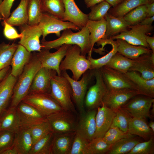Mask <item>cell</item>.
<instances>
[{
    "mask_svg": "<svg viewBox=\"0 0 154 154\" xmlns=\"http://www.w3.org/2000/svg\"><path fill=\"white\" fill-rule=\"evenodd\" d=\"M89 35L90 32L86 26L77 32H73L70 29H66L64 30L58 38L51 41L41 42L42 49L50 50L58 49L64 44H75L80 47L82 55L86 56L88 54V56H91Z\"/></svg>",
    "mask_w": 154,
    "mask_h": 154,
    "instance_id": "obj_1",
    "label": "cell"
},
{
    "mask_svg": "<svg viewBox=\"0 0 154 154\" xmlns=\"http://www.w3.org/2000/svg\"><path fill=\"white\" fill-rule=\"evenodd\" d=\"M41 67L35 54H32L15 85L10 107H16L28 94L34 77Z\"/></svg>",
    "mask_w": 154,
    "mask_h": 154,
    "instance_id": "obj_2",
    "label": "cell"
},
{
    "mask_svg": "<svg viewBox=\"0 0 154 154\" xmlns=\"http://www.w3.org/2000/svg\"><path fill=\"white\" fill-rule=\"evenodd\" d=\"M60 65V71L70 70L72 72V78L78 80L87 70L90 69V63L86 56L81 54L80 47L77 45H70Z\"/></svg>",
    "mask_w": 154,
    "mask_h": 154,
    "instance_id": "obj_3",
    "label": "cell"
},
{
    "mask_svg": "<svg viewBox=\"0 0 154 154\" xmlns=\"http://www.w3.org/2000/svg\"><path fill=\"white\" fill-rule=\"evenodd\" d=\"M65 111L77 114L73 102L72 90L70 84L66 78L62 75L56 74L51 81L49 94Z\"/></svg>",
    "mask_w": 154,
    "mask_h": 154,
    "instance_id": "obj_4",
    "label": "cell"
},
{
    "mask_svg": "<svg viewBox=\"0 0 154 154\" xmlns=\"http://www.w3.org/2000/svg\"><path fill=\"white\" fill-rule=\"evenodd\" d=\"M61 74L69 82L72 90V99L80 113L85 112L84 101L88 86L94 76V70L89 69L82 75V78L77 80L71 77L66 70L62 71Z\"/></svg>",
    "mask_w": 154,
    "mask_h": 154,
    "instance_id": "obj_5",
    "label": "cell"
},
{
    "mask_svg": "<svg viewBox=\"0 0 154 154\" xmlns=\"http://www.w3.org/2000/svg\"><path fill=\"white\" fill-rule=\"evenodd\" d=\"M22 102L33 107L46 117L63 110L50 94L47 93L29 92Z\"/></svg>",
    "mask_w": 154,
    "mask_h": 154,
    "instance_id": "obj_6",
    "label": "cell"
},
{
    "mask_svg": "<svg viewBox=\"0 0 154 154\" xmlns=\"http://www.w3.org/2000/svg\"><path fill=\"white\" fill-rule=\"evenodd\" d=\"M94 70L96 82L86 92L84 99V106L88 110L97 109L102 106L103 99L108 90L100 69Z\"/></svg>",
    "mask_w": 154,
    "mask_h": 154,
    "instance_id": "obj_7",
    "label": "cell"
},
{
    "mask_svg": "<svg viewBox=\"0 0 154 154\" xmlns=\"http://www.w3.org/2000/svg\"><path fill=\"white\" fill-rule=\"evenodd\" d=\"M75 114L64 110L46 117L54 133L76 131L78 120Z\"/></svg>",
    "mask_w": 154,
    "mask_h": 154,
    "instance_id": "obj_8",
    "label": "cell"
},
{
    "mask_svg": "<svg viewBox=\"0 0 154 154\" xmlns=\"http://www.w3.org/2000/svg\"><path fill=\"white\" fill-rule=\"evenodd\" d=\"M38 25L42 33L41 42L45 41L46 37L49 34H55L59 37L62 31L68 29L77 31L80 30L73 23L63 21L46 13H42Z\"/></svg>",
    "mask_w": 154,
    "mask_h": 154,
    "instance_id": "obj_9",
    "label": "cell"
},
{
    "mask_svg": "<svg viewBox=\"0 0 154 154\" xmlns=\"http://www.w3.org/2000/svg\"><path fill=\"white\" fill-rule=\"evenodd\" d=\"M128 28L110 38L113 40L122 39L131 44L150 49L146 42L145 37L153 29L152 25H142L138 24L131 25Z\"/></svg>",
    "mask_w": 154,
    "mask_h": 154,
    "instance_id": "obj_10",
    "label": "cell"
},
{
    "mask_svg": "<svg viewBox=\"0 0 154 154\" xmlns=\"http://www.w3.org/2000/svg\"><path fill=\"white\" fill-rule=\"evenodd\" d=\"M99 69L108 90L130 89L137 91L135 86L125 74L106 66Z\"/></svg>",
    "mask_w": 154,
    "mask_h": 154,
    "instance_id": "obj_11",
    "label": "cell"
},
{
    "mask_svg": "<svg viewBox=\"0 0 154 154\" xmlns=\"http://www.w3.org/2000/svg\"><path fill=\"white\" fill-rule=\"evenodd\" d=\"M154 102L153 98L138 95L131 99L121 107L125 110L132 117L146 119L151 117L150 110Z\"/></svg>",
    "mask_w": 154,
    "mask_h": 154,
    "instance_id": "obj_12",
    "label": "cell"
},
{
    "mask_svg": "<svg viewBox=\"0 0 154 154\" xmlns=\"http://www.w3.org/2000/svg\"><path fill=\"white\" fill-rule=\"evenodd\" d=\"M70 45L63 44L53 53L50 52L49 49H42L35 54L40 62L42 67L54 70L58 75H60V65Z\"/></svg>",
    "mask_w": 154,
    "mask_h": 154,
    "instance_id": "obj_13",
    "label": "cell"
},
{
    "mask_svg": "<svg viewBox=\"0 0 154 154\" xmlns=\"http://www.w3.org/2000/svg\"><path fill=\"white\" fill-rule=\"evenodd\" d=\"M22 36L19 44L24 46L28 51H40L42 49L40 38L42 36V31L38 25L28 24L20 27Z\"/></svg>",
    "mask_w": 154,
    "mask_h": 154,
    "instance_id": "obj_14",
    "label": "cell"
},
{
    "mask_svg": "<svg viewBox=\"0 0 154 154\" xmlns=\"http://www.w3.org/2000/svg\"><path fill=\"white\" fill-rule=\"evenodd\" d=\"M138 92L130 89L108 90L103 100V103L116 112L135 96Z\"/></svg>",
    "mask_w": 154,
    "mask_h": 154,
    "instance_id": "obj_15",
    "label": "cell"
},
{
    "mask_svg": "<svg viewBox=\"0 0 154 154\" xmlns=\"http://www.w3.org/2000/svg\"><path fill=\"white\" fill-rule=\"evenodd\" d=\"M97 109L88 110L80 114L76 132L90 141L95 137L96 131V116Z\"/></svg>",
    "mask_w": 154,
    "mask_h": 154,
    "instance_id": "obj_16",
    "label": "cell"
},
{
    "mask_svg": "<svg viewBox=\"0 0 154 154\" xmlns=\"http://www.w3.org/2000/svg\"><path fill=\"white\" fill-rule=\"evenodd\" d=\"M21 126L29 128L46 120L37 110L22 102L16 107Z\"/></svg>",
    "mask_w": 154,
    "mask_h": 154,
    "instance_id": "obj_17",
    "label": "cell"
},
{
    "mask_svg": "<svg viewBox=\"0 0 154 154\" xmlns=\"http://www.w3.org/2000/svg\"><path fill=\"white\" fill-rule=\"evenodd\" d=\"M64 11L62 21L70 22L81 29L86 26L88 20V15L79 8L74 0H62Z\"/></svg>",
    "mask_w": 154,
    "mask_h": 154,
    "instance_id": "obj_18",
    "label": "cell"
},
{
    "mask_svg": "<svg viewBox=\"0 0 154 154\" xmlns=\"http://www.w3.org/2000/svg\"><path fill=\"white\" fill-rule=\"evenodd\" d=\"M57 74L54 70L41 67L36 74L29 89L30 92L50 94L52 77Z\"/></svg>",
    "mask_w": 154,
    "mask_h": 154,
    "instance_id": "obj_19",
    "label": "cell"
},
{
    "mask_svg": "<svg viewBox=\"0 0 154 154\" xmlns=\"http://www.w3.org/2000/svg\"><path fill=\"white\" fill-rule=\"evenodd\" d=\"M116 111L102 104L97 109L95 137H103L111 126Z\"/></svg>",
    "mask_w": 154,
    "mask_h": 154,
    "instance_id": "obj_20",
    "label": "cell"
},
{
    "mask_svg": "<svg viewBox=\"0 0 154 154\" xmlns=\"http://www.w3.org/2000/svg\"><path fill=\"white\" fill-rule=\"evenodd\" d=\"M129 71L139 73L146 80L154 78V53L143 54L133 60V64Z\"/></svg>",
    "mask_w": 154,
    "mask_h": 154,
    "instance_id": "obj_21",
    "label": "cell"
},
{
    "mask_svg": "<svg viewBox=\"0 0 154 154\" xmlns=\"http://www.w3.org/2000/svg\"><path fill=\"white\" fill-rule=\"evenodd\" d=\"M32 55L31 52L19 44L12 59L11 74L16 78L18 77L31 59Z\"/></svg>",
    "mask_w": 154,
    "mask_h": 154,
    "instance_id": "obj_22",
    "label": "cell"
},
{
    "mask_svg": "<svg viewBox=\"0 0 154 154\" xmlns=\"http://www.w3.org/2000/svg\"><path fill=\"white\" fill-rule=\"evenodd\" d=\"M17 80V78L13 76L10 72L0 81V116L7 109L11 100Z\"/></svg>",
    "mask_w": 154,
    "mask_h": 154,
    "instance_id": "obj_23",
    "label": "cell"
},
{
    "mask_svg": "<svg viewBox=\"0 0 154 154\" xmlns=\"http://www.w3.org/2000/svg\"><path fill=\"white\" fill-rule=\"evenodd\" d=\"M76 131L54 133L52 154H69Z\"/></svg>",
    "mask_w": 154,
    "mask_h": 154,
    "instance_id": "obj_24",
    "label": "cell"
},
{
    "mask_svg": "<svg viewBox=\"0 0 154 154\" xmlns=\"http://www.w3.org/2000/svg\"><path fill=\"white\" fill-rule=\"evenodd\" d=\"M136 87L140 95L154 97V78L146 80L136 71H129L125 74Z\"/></svg>",
    "mask_w": 154,
    "mask_h": 154,
    "instance_id": "obj_25",
    "label": "cell"
},
{
    "mask_svg": "<svg viewBox=\"0 0 154 154\" xmlns=\"http://www.w3.org/2000/svg\"><path fill=\"white\" fill-rule=\"evenodd\" d=\"M33 145L29 128L21 126L15 133L13 145L18 154H29Z\"/></svg>",
    "mask_w": 154,
    "mask_h": 154,
    "instance_id": "obj_26",
    "label": "cell"
},
{
    "mask_svg": "<svg viewBox=\"0 0 154 154\" xmlns=\"http://www.w3.org/2000/svg\"><path fill=\"white\" fill-rule=\"evenodd\" d=\"M107 23L105 18L98 21L88 20L86 26L90 32L89 40L92 54L95 44L100 40L106 39Z\"/></svg>",
    "mask_w": 154,
    "mask_h": 154,
    "instance_id": "obj_27",
    "label": "cell"
},
{
    "mask_svg": "<svg viewBox=\"0 0 154 154\" xmlns=\"http://www.w3.org/2000/svg\"><path fill=\"white\" fill-rule=\"evenodd\" d=\"M116 40L117 52L132 60L137 59L143 54L152 52L150 49L144 46L133 45L121 39Z\"/></svg>",
    "mask_w": 154,
    "mask_h": 154,
    "instance_id": "obj_28",
    "label": "cell"
},
{
    "mask_svg": "<svg viewBox=\"0 0 154 154\" xmlns=\"http://www.w3.org/2000/svg\"><path fill=\"white\" fill-rule=\"evenodd\" d=\"M127 132L146 140L153 136L154 133L148 126L146 119L137 117H131L130 118Z\"/></svg>",
    "mask_w": 154,
    "mask_h": 154,
    "instance_id": "obj_29",
    "label": "cell"
},
{
    "mask_svg": "<svg viewBox=\"0 0 154 154\" xmlns=\"http://www.w3.org/2000/svg\"><path fill=\"white\" fill-rule=\"evenodd\" d=\"M21 127L16 107H10L0 116V131L6 130L15 133Z\"/></svg>",
    "mask_w": 154,
    "mask_h": 154,
    "instance_id": "obj_30",
    "label": "cell"
},
{
    "mask_svg": "<svg viewBox=\"0 0 154 154\" xmlns=\"http://www.w3.org/2000/svg\"><path fill=\"white\" fill-rule=\"evenodd\" d=\"M105 19L107 23L106 37L111 38L117 34L120 33L128 29L131 25L123 17H117L107 13Z\"/></svg>",
    "mask_w": 154,
    "mask_h": 154,
    "instance_id": "obj_31",
    "label": "cell"
},
{
    "mask_svg": "<svg viewBox=\"0 0 154 154\" xmlns=\"http://www.w3.org/2000/svg\"><path fill=\"white\" fill-rule=\"evenodd\" d=\"M29 1V0H21L17 7L11 14L9 18L3 20L13 26L21 27L28 24Z\"/></svg>",
    "mask_w": 154,
    "mask_h": 154,
    "instance_id": "obj_32",
    "label": "cell"
},
{
    "mask_svg": "<svg viewBox=\"0 0 154 154\" xmlns=\"http://www.w3.org/2000/svg\"><path fill=\"white\" fill-rule=\"evenodd\" d=\"M135 136L124 138L112 144L107 154H127L138 143L141 142Z\"/></svg>",
    "mask_w": 154,
    "mask_h": 154,
    "instance_id": "obj_33",
    "label": "cell"
},
{
    "mask_svg": "<svg viewBox=\"0 0 154 154\" xmlns=\"http://www.w3.org/2000/svg\"><path fill=\"white\" fill-rule=\"evenodd\" d=\"M101 42L102 43H106V44H110L112 46V49L106 55L98 58L94 59L92 56H88L87 58L90 63V69H99L106 65L113 56L117 52V44L116 41L110 38L103 40Z\"/></svg>",
    "mask_w": 154,
    "mask_h": 154,
    "instance_id": "obj_34",
    "label": "cell"
},
{
    "mask_svg": "<svg viewBox=\"0 0 154 154\" xmlns=\"http://www.w3.org/2000/svg\"><path fill=\"white\" fill-rule=\"evenodd\" d=\"M41 6L43 13L62 20L64 11L62 0H41Z\"/></svg>",
    "mask_w": 154,
    "mask_h": 154,
    "instance_id": "obj_35",
    "label": "cell"
},
{
    "mask_svg": "<svg viewBox=\"0 0 154 154\" xmlns=\"http://www.w3.org/2000/svg\"><path fill=\"white\" fill-rule=\"evenodd\" d=\"M154 2V0H125L112 10V14L117 17H123L138 6Z\"/></svg>",
    "mask_w": 154,
    "mask_h": 154,
    "instance_id": "obj_36",
    "label": "cell"
},
{
    "mask_svg": "<svg viewBox=\"0 0 154 154\" xmlns=\"http://www.w3.org/2000/svg\"><path fill=\"white\" fill-rule=\"evenodd\" d=\"M54 133L51 132L33 145L29 154H52Z\"/></svg>",
    "mask_w": 154,
    "mask_h": 154,
    "instance_id": "obj_37",
    "label": "cell"
},
{
    "mask_svg": "<svg viewBox=\"0 0 154 154\" xmlns=\"http://www.w3.org/2000/svg\"><path fill=\"white\" fill-rule=\"evenodd\" d=\"M133 64V60L117 52L112 57L106 66L125 74Z\"/></svg>",
    "mask_w": 154,
    "mask_h": 154,
    "instance_id": "obj_38",
    "label": "cell"
},
{
    "mask_svg": "<svg viewBox=\"0 0 154 154\" xmlns=\"http://www.w3.org/2000/svg\"><path fill=\"white\" fill-rule=\"evenodd\" d=\"M111 145L106 143L103 137H95L89 141L83 154H107Z\"/></svg>",
    "mask_w": 154,
    "mask_h": 154,
    "instance_id": "obj_39",
    "label": "cell"
},
{
    "mask_svg": "<svg viewBox=\"0 0 154 154\" xmlns=\"http://www.w3.org/2000/svg\"><path fill=\"white\" fill-rule=\"evenodd\" d=\"M18 44L3 42L0 44V70L10 66L13 56Z\"/></svg>",
    "mask_w": 154,
    "mask_h": 154,
    "instance_id": "obj_40",
    "label": "cell"
},
{
    "mask_svg": "<svg viewBox=\"0 0 154 154\" xmlns=\"http://www.w3.org/2000/svg\"><path fill=\"white\" fill-rule=\"evenodd\" d=\"M28 22L30 25H38L42 13L41 0H29L28 5Z\"/></svg>",
    "mask_w": 154,
    "mask_h": 154,
    "instance_id": "obj_41",
    "label": "cell"
},
{
    "mask_svg": "<svg viewBox=\"0 0 154 154\" xmlns=\"http://www.w3.org/2000/svg\"><path fill=\"white\" fill-rule=\"evenodd\" d=\"M116 113L111 126L117 127L123 131L127 132L129 121L132 117L122 107L117 110Z\"/></svg>",
    "mask_w": 154,
    "mask_h": 154,
    "instance_id": "obj_42",
    "label": "cell"
},
{
    "mask_svg": "<svg viewBox=\"0 0 154 154\" xmlns=\"http://www.w3.org/2000/svg\"><path fill=\"white\" fill-rule=\"evenodd\" d=\"M29 128L32 138L33 145L52 131L50 126L46 119L44 121Z\"/></svg>",
    "mask_w": 154,
    "mask_h": 154,
    "instance_id": "obj_43",
    "label": "cell"
},
{
    "mask_svg": "<svg viewBox=\"0 0 154 154\" xmlns=\"http://www.w3.org/2000/svg\"><path fill=\"white\" fill-rule=\"evenodd\" d=\"M146 5H141L133 9L123 17L131 25L139 24L147 17Z\"/></svg>",
    "mask_w": 154,
    "mask_h": 154,
    "instance_id": "obj_44",
    "label": "cell"
},
{
    "mask_svg": "<svg viewBox=\"0 0 154 154\" xmlns=\"http://www.w3.org/2000/svg\"><path fill=\"white\" fill-rule=\"evenodd\" d=\"M127 132H124L117 127H111L103 137L107 143L112 145L121 139L135 136Z\"/></svg>",
    "mask_w": 154,
    "mask_h": 154,
    "instance_id": "obj_45",
    "label": "cell"
},
{
    "mask_svg": "<svg viewBox=\"0 0 154 154\" xmlns=\"http://www.w3.org/2000/svg\"><path fill=\"white\" fill-rule=\"evenodd\" d=\"M110 7L105 1L91 7V11L88 15V20L98 21L105 18Z\"/></svg>",
    "mask_w": 154,
    "mask_h": 154,
    "instance_id": "obj_46",
    "label": "cell"
},
{
    "mask_svg": "<svg viewBox=\"0 0 154 154\" xmlns=\"http://www.w3.org/2000/svg\"><path fill=\"white\" fill-rule=\"evenodd\" d=\"M154 154L153 136L146 141L137 144L127 154Z\"/></svg>",
    "mask_w": 154,
    "mask_h": 154,
    "instance_id": "obj_47",
    "label": "cell"
},
{
    "mask_svg": "<svg viewBox=\"0 0 154 154\" xmlns=\"http://www.w3.org/2000/svg\"><path fill=\"white\" fill-rule=\"evenodd\" d=\"M15 133L10 131H0V154L13 146Z\"/></svg>",
    "mask_w": 154,
    "mask_h": 154,
    "instance_id": "obj_48",
    "label": "cell"
},
{
    "mask_svg": "<svg viewBox=\"0 0 154 154\" xmlns=\"http://www.w3.org/2000/svg\"><path fill=\"white\" fill-rule=\"evenodd\" d=\"M89 142L87 139L76 132L69 154H83Z\"/></svg>",
    "mask_w": 154,
    "mask_h": 154,
    "instance_id": "obj_49",
    "label": "cell"
},
{
    "mask_svg": "<svg viewBox=\"0 0 154 154\" xmlns=\"http://www.w3.org/2000/svg\"><path fill=\"white\" fill-rule=\"evenodd\" d=\"M4 27L3 35L5 37L10 40L20 38L22 36L21 34H19L13 27L7 23L4 20L2 23Z\"/></svg>",
    "mask_w": 154,
    "mask_h": 154,
    "instance_id": "obj_50",
    "label": "cell"
},
{
    "mask_svg": "<svg viewBox=\"0 0 154 154\" xmlns=\"http://www.w3.org/2000/svg\"><path fill=\"white\" fill-rule=\"evenodd\" d=\"M15 0H3L0 4V13L3 20L7 19L11 15V10Z\"/></svg>",
    "mask_w": 154,
    "mask_h": 154,
    "instance_id": "obj_51",
    "label": "cell"
},
{
    "mask_svg": "<svg viewBox=\"0 0 154 154\" xmlns=\"http://www.w3.org/2000/svg\"><path fill=\"white\" fill-rule=\"evenodd\" d=\"M147 17H151L154 16V2L146 4Z\"/></svg>",
    "mask_w": 154,
    "mask_h": 154,
    "instance_id": "obj_52",
    "label": "cell"
},
{
    "mask_svg": "<svg viewBox=\"0 0 154 154\" xmlns=\"http://www.w3.org/2000/svg\"><path fill=\"white\" fill-rule=\"evenodd\" d=\"M146 42L152 52L154 53V38L146 35L145 37Z\"/></svg>",
    "mask_w": 154,
    "mask_h": 154,
    "instance_id": "obj_53",
    "label": "cell"
},
{
    "mask_svg": "<svg viewBox=\"0 0 154 154\" xmlns=\"http://www.w3.org/2000/svg\"><path fill=\"white\" fill-rule=\"evenodd\" d=\"M154 20V16L151 17H147L142 20L139 24L142 25H152Z\"/></svg>",
    "mask_w": 154,
    "mask_h": 154,
    "instance_id": "obj_54",
    "label": "cell"
},
{
    "mask_svg": "<svg viewBox=\"0 0 154 154\" xmlns=\"http://www.w3.org/2000/svg\"><path fill=\"white\" fill-rule=\"evenodd\" d=\"M105 0H84L87 7H91Z\"/></svg>",
    "mask_w": 154,
    "mask_h": 154,
    "instance_id": "obj_55",
    "label": "cell"
},
{
    "mask_svg": "<svg viewBox=\"0 0 154 154\" xmlns=\"http://www.w3.org/2000/svg\"><path fill=\"white\" fill-rule=\"evenodd\" d=\"M11 70L10 66H9L0 70V81L10 72Z\"/></svg>",
    "mask_w": 154,
    "mask_h": 154,
    "instance_id": "obj_56",
    "label": "cell"
},
{
    "mask_svg": "<svg viewBox=\"0 0 154 154\" xmlns=\"http://www.w3.org/2000/svg\"><path fill=\"white\" fill-rule=\"evenodd\" d=\"M1 154H18L16 149L13 146L3 152Z\"/></svg>",
    "mask_w": 154,
    "mask_h": 154,
    "instance_id": "obj_57",
    "label": "cell"
},
{
    "mask_svg": "<svg viewBox=\"0 0 154 154\" xmlns=\"http://www.w3.org/2000/svg\"><path fill=\"white\" fill-rule=\"evenodd\" d=\"M122 0H105L110 5L115 7L121 2Z\"/></svg>",
    "mask_w": 154,
    "mask_h": 154,
    "instance_id": "obj_58",
    "label": "cell"
},
{
    "mask_svg": "<svg viewBox=\"0 0 154 154\" xmlns=\"http://www.w3.org/2000/svg\"><path fill=\"white\" fill-rule=\"evenodd\" d=\"M148 125L150 128L154 132V122L153 121H150Z\"/></svg>",
    "mask_w": 154,
    "mask_h": 154,
    "instance_id": "obj_59",
    "label": "cell"
},
{
    "mask_svg": "<svg viewBox=\"0 0 154 154\" xmlns=\"http://www.w3.org/2000/svg\"><path fill=\"white\" fill-rule=\"evenodd\" d=\"M2 20H3L2 16L0 13V22Z\"/></svg>",
    "mask_w": 154,
    "mask_h": 154,
    "instance_id": "obj_60",
    "label": "cell"
},
{
    "mask_svg": "<svg viewBox=\"0 0 154 154\" xmlns=\"http://www.w3.org/2000/svg\"><path fill=\"white\" fill-rule=\"evenodd\" d=\"M3 0H0V4H1V3L2 2Z\"/></svg>",
    "mask_w": 154,
    "mask_h": 154,
    "instance_id": "obj_61",
    "label": "cell"
}]
</instances>
